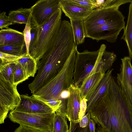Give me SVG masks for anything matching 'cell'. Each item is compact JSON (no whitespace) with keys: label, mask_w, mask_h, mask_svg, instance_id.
<instances>
[{"label":"cell","mask_w":132,"mask_h":132,"mask_svg":"<svg viewBox=\"0 0 132 132\" xmlns=\"http://www.w3.org/2000/svg\"><path fill=\"white\" fill-rule=\"evenodd\" d=\"M106 48L103 44L97 51L86 50L80 53L77 51L73 75L75 86L79 88L85 79L95 73H105L102 56Z\"/></svg>","instance_id":"5b68a950"},{"label":"cell","mask_w":132,"mask_h":132,"mask_svg":"<svg viewBox=\"0 0 132 132\" xmlns=\"http://www.w3.org/2000/svg\"><path fill=\"white\" fill-rule=\"evenodd\" d=\"M96 130V132H103L102 131H99V130Z\"/></svg>","instance_id":"d590c367"},{"label":"cell","mask_w":132,"mask_h":132,"mask_svg":"<svg viewBox=\"0 0 132 132\" xmlns=\"http://www.w3.org/2000/svg\"><path fill=\"white\" fill-rule=\"evenodd\" d=\"M74 45L70 25L62 23L56 42L39 61L37 74L28 85L31 93L36 92L56 75L70 55Z\"/></svg>","instance_id":"7a4b0ae2"},{"label":"cell","mask_w":132,"mask_h":132,"mask_svg":"<svg viewBox=\"0 0 132 132\" xmlns=\"http://www.w3.org/2000/svg\"><path fill=\"white\" fill-rule=\"evenodd\" d=\"M68 132H69V131H68Z\"/></svg>","instance_id":"8d00e7d4"},{"label":"cell","mask_w":132,"mask_h":132,"mask_svg":"<svg viewBox=\"0 0 132 132\" xmlns=\"http://www.w3.org/2000/svg\"><path fill=\"white\" fill-rule=\"evenodd\" d=\"M14 84L17 85L29 78L21 65L17 61L13 70Z\"/></svg>","instance_id":"d4e9b609"},{"label":"cell","mask_w":132,"mask_h":132,"mask_svg":"<svg viewBox=\"0 0 132 132\" xmlns=\"http://www.w3.org/2000/svg\"><path fill=\"white\" fill-rule=\"evenodd\" d=\"M8 16L12 24L16 23L30 24L31 28L37 27L31 15L30 8H23L9 12Z\"/></svg>","instance_id":"e0dca14e"},{"label":"cell","mask_w":132,"mask_h":132,"mask_svg":"<svg viewBox=\"0 0 132 132\" xmlns=\"http://www.w3.org/2000/svg\"><path fill=\"white\" fill-rule=\"evenodd\" d=\"M90 114L89 113H86L85 115L82 117L79 122L80 127L84 128L86 127L88 124L89 118Z\"/></svg>","instance_id":"836d02e7"},{"label":"cell","mask_w":132,"mask_h":132,"mask_svg":"<svg viewBox=\"0 0 132 132\" xmlns=\"http://www.w3.org/2000/svg\"><path fill=\"white\" fill-rule=\"evenodd\" d=\"M70 24L74 37V43L77 45L83 43L86 37L84 24V20L71 19Z\"/></svg>","instance_id":"d6986e66"},{"label":"cell","mask_w":132,"mask_h":132,"mask_svg":"<svg viewBox=\"0 0 132 132\" xmlns=\"http://www.w3.org/2000/svg\"><path fill=\"white\" fill-rule=\"evenodd\" d=\"M77 46L74 44L72 52L60 71L49 82L33 94V97L42 101L51 99L61 100L62 92L68 91L70 86L74 84L73 75Z\"/></svg>","instance_id":"3957f363"},{"label":"cell","mask_w":132,"mask_h":132,"mask_svg":"<svg viewBox=\"0 0 132 132\" xmlns=\"http://www.w3.org/2000/svg\"><path fill=\"white\" fill-rule=\"evenodd\" d=\"M123 29V33L121 39L126 42L129 56L132 59V2L130 3L129 5L127 23Z\"/></svg>","instance_id":"44dd1931"},{"label":"cell","mask_w":132,"mask_h":132,"mask_svg":"<svg viewBox=\"0 0 132 132\" xmlns=\"http://www.w3.org/2000/svg\"><path fill=\"white\" fill-rule=\"evenodd\" d=\"M6 12H3L0 14V28L1 30L4 28L7 29L9 26L12 24L8 16L6 15Z\"/></svg>","instance_id":"f546056e"},{"label":"cell","mask_w":132,"mask_h":132,"mask_svg":"<svg viewBox=\"0 0 132 132\" xmlns=\"http://www.w3.org/2000/svg\"><path fill=\"white\" fill-rule=\"evenodd\" d=\"M17 85L0 77V123L4 122L9 111L20 104L21 99Z\"/></svg>","instance_id":"52a82bcc"},{"label":"cell","mask_w":132,"mask_h":132,"mask_svg":"<svg viewBox=\"0 0 132 132\" xmlns=\"http://www.w3.org/2000/svg\"><path fill=\"white\" fill-rule=\"evenodd\" d=\"M55 112L45 113H32L14 110L8 114L10 120L15 123L46 132H52Z\"/></svg>","instance_id":"8992f818"},{"label":"cell","mask_w":132,"mask_h":132,"mask_svg":"<svg viewBox=\"0 0 132 132\" xmlns=\"http://www.w3.org/2000/svg\"><path fill=\"white\" fill-rule=\"evenodd\" d=\"M74 4L91 10L96 9L97 6L95 0H69Z\"/></svg>","instance_id":"484cf974"},{"label":"cell","mask_w":132,"mask_h":132,"mask_svg":"<svg viewBox=\"0 0 132 132\" xmlns=\"http://www.w3.org/2000/svg\"><path fill=\"white\" fill-rule=\"evenodd\" d=\"M70 122V132H90L88 124L86 127L82 128L79 126V122L75 123L72 121Z\"/></svg>","instance_id":"f1b7e54d"},{"label":"cell","mask_w":132,"mask_h":132,"mask_svg":"<svg viewBox=\"0 0 132 132\" xmlns=\"http://www.w3.org/2000/svg\"><path fill=\"white\" fill-rule=\"evenodd\" d=\"M21 101L14 109L22 112L32 113H45L55 112L50 107L42 101L28 94L20 95Z\"/></svg>","instance_id":"4fadbf2b"},{"label":"cell","mask_w":132,"mask_h":132,"mask_svg":"<svg viewBox=\"0 0 132 132\" xmlns=\"http://www.w3.org/2000/svg\"><path fill=\"white\" fill-rule=\"evenodd\" d=\"M14 132H46L27 126L20 125Z\"/></svg>","instance_id":"1f68e13d"},{"label":"cell","mask_w":132,"mask_h":132,"mask_svg":"<svg viewBox=\"0 0 132 132\" xmlns=\"http://www.w3.org/2000/svg\"><path fill=\"white\" fill-rule=\"evenodd\" d=\"M105 74L96 72L85 79L79 87L82 100H87L96 89Z\"/></svg>","instance_id":"2e32d148"},{"label":"cell","mask_w":132,"mask_h":132,"mask_svg":"<svg viewBox=\"0 0 132 132\" xmlns=\"http://www.w3.org/2000/svg\"><path fill=\"white\" fill-rule=\"evenodd\" d=\"M88 124L90 132H96V123L94 120L90 117L89 118Z\"/></svg>","instance_id":"e575fe53"},{"label":"cell","mask_w":132,"mask_h":132,"mask_svg":"<svg viewBox=\"0 0 132 132\" xmlns=\"http://www.w3.org/2000/svg\"><path fill=\"white\" fill-rule=\"evenodd\" d=\"M31 29L30 24L27 23L26 24L25 28L23 31L24 35V40L26 48V53L27 54H30L29 50L31 39Z\"/></svg>","instance_id":"83f0119b"},{"label":"cell","mask_w":132,"mask_h":132,"mask_svg":"<svg viewBox=\"0 0 132 132\" xmlns=\"http://www.w3.org/2000/svg\"><path fill=\"white\" fill-rule=\"evenodd\" d=\"M103 132H132V106L112 77L108 92L94 106L87 110Z\"/></svg>","instance_id":"6da1fadb"},{"label":"cell","mask_w":132,"mask_h":132,"mask_svg":"<svg viewBox=\"0 0 132 132\" xmlns=\"http://www.w3.org/2000/svg\"><path fill=\"white\" fill-rule=\"evenodd\" d=\"M59 0L62 11L70 19H80L84 20L94 10L76 5L69 0Z\"/></svg>","instance_id":"9a60e30c"},{"label":"cell","mask_w":132,"mask_h":132,"mask_svg":"<svg viewBox=\"0 0 132 132\" xmlns=\"http://www.w3.org/2000/svg\"><path fill=\"white\" fill-rule=\"evenodd\" d=\"M118 8L96 9L84 20L85 32L112 21L125 17Z\"/></svg>","instance_id":"9c48e42d"},{"label":"cell","mask_w":132,"mask_h":132,"mask_svg":"<svg viewBox=\"0 0 132 132\" xmlns=\"http://www.w3.org/2000/svg\"><path fill=\"white\" fill-rule=\"evenodd\" d=\"M61 9L54 13L43 26L37 27L33 44L29 49L30 55L38 63L44 54L56 42L62 22Z\"/></svg>","instance_id":"277c9868"},{"label":"cell","mask_w":132,"mask_h":132,"mask_svg":"<svg viewBox=\"0 0 132 132\" xmlns=\"http://www.w3.org/2000/svg\"><path fill=\"white\" fill-rule=\"evenodd\" d=\"M17 61L22 67L28 78L34 77L38 69V63L34 58L26 53Z\"/></svg>","instance_id":"ffe728a7"},{"label":"cell","mask_w":132,"mask_h":132,"mask_svg":"<svg viewBox=\"0 0 132 132\" xmlns=\"http://www.w3.org/2000/svg\"><path fill=\"white\" fill-rule=\"evenodd\" d=\"M16 61L0 65V77L13 84V70Z\"/></svg>","instance_id":"cb8c5ba5"},{"label":"cell","mask_w":132,"mask_h":132,"mask_svg":"<svg viewBox=\"0 0 132 132\" xmlns=\"http://www.w3.org/2000/svg\"><path fill=\"white\" fill-rule=\"evenodd\" d=\"M87 102V100L85 98H84L82 100L81 102L79 113V118L80 121L82 117L86 114Z\"/></svg>","instance_id":"d6a6232c"},{"label":"cell","mask_w":132,"mask_h":132,"mask_svg":"<svg viewBox=\"0 0 132 132\" xmlns=\"http://www.w3.org/2000/svg\"><path fill=\"white\" fill-rule=\"evenodd\" d=\"M113 70L110 69L106 72L97 87L87 100L86 110L97 104L108 92Z\"/></svg>","instance_id":"5bb4252c"},{"label":"cell","mask_w":132,"mask_h":132,"mask_svg":"<svg viewBox=\"0 0 132 132\" xmlns=\"http://www.w3.org/2000/svg\"><path fill=\"white\" fill-rule=\"evenodd\" d=\"M120 72L117 74V82L123 95L132 106V66L131 58L125 56L121 59Z\"/></svg>","instance_id":"8fae6325"},{"label":"cell","mask_w":132,"mask_h":132,"mask_svg":"<svg viewBox=\"0 0 132 132\" xmlns=\"http://www.w3.org/2000/svg\"><path fill=\"white\" fill-rule=\"evenodd\" d=\"M66 117L62 113L55 112L52 132H68L69 131Z\"/></svg>","instance_id":"7402d4cb"},{"label":"cell","mask_w":132,"mask_h":132,"mask_svg":"<svg viewBox=\"0 0 132 132\" xmlns=\"http://www.w3.org/2000/svg\"><path fill=\"white\" fill-rule=\"evenodd\" d=\"M25 46V44H16L0 46V52L18 56H21L26 53L24 52Z\"/></svg>","instance_id":"603a6c76"},{"label":"cell","mask_w":132,"mask_h":132,"mask_svg":"<svg viewBox=\"0 0 132 132\" xmlns=\"http://www.w3.org/2000/svg\"><path fill=\"white\" fill-rule=\"evenodd\" d=\"M22 56H18L0 52V65L17 61L21 58Z\"/></svg>","instance_id":"4316f807"},{"label":"cell","mask_w":132,"mask_h":132,"mask_svg":"<svg viewBox=\"0 0 132 132\" xmlns=\"http://www.w3.org/2000/svg\"><path fill=\"white\" fill-rule=\"evenodd\" d=\"M68 91L69 95L66 100L65 116L69 121L78 123L80 120L79 113L82 99L79 88L72 84Z\"/></svg>","instance_id":"7c38bea8"},{"label":"cell","mask_w":132,"mask_h":132,"mask_svg":"<svg viewBox=\"0 0 132 132\" xmlns=\"http://www.w3.org/2000/svg\"><path fill=\"white\" fill-rule=\"evenodd\" d=\"M11 44H25L23 32L9 28L0 30V46Z\"/></svg>","instance_id":"ac0fdd59"},{"label":"cell","mask_w":132,"mask_h":132,"mask_svg":"<svg viewBox=\"0 0 132 132\" xmlns=\"http://www.w3.org/2000/svg\"><path fill=\"white\" fill-rule=\"evenodd\" d=\"M43 102L50 107L55 112L60 107L62 100L51 99Z\"/></svg>","instance_id":"4dcf8cb0"},{"label":"cell","mask_w":132,"mask_h":132,"mask_svg":"<svg viewBox=\"0 0 132 132\" xmlns=\"http://www.w3.org/2000/svg\"><path fill=\"white\" fill-rule=\"evenodd\" d=\"M37 27L43 26L55 12L61 9L59 0H40L30 8Z\"/></svg>","instance_id":"30bf717a"},{"label":"cell","mask_w":132,"mask_h":132,"mask_svg":"<svg viewBox=\"0 0 132 132\" xmlns=\"http://www.w3.org/2000/svg\"><path fill=\"white\" fill-rule=\"evenodd\" d=\"M125 18L114 20L86 32V37L97 42L104 40L114 43L121 30L125 27Z\"/></svg>","instance_id":"ba28073f"}]
</instances>
